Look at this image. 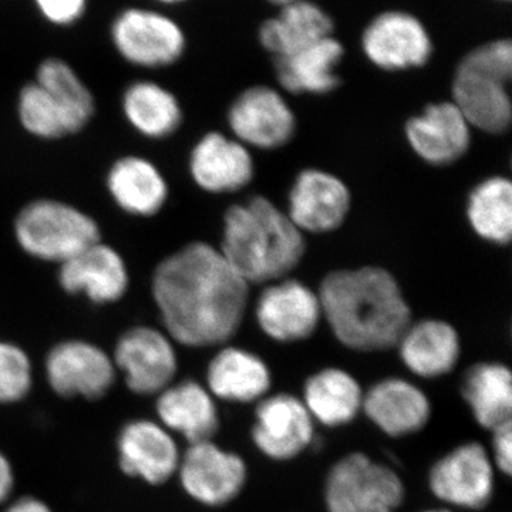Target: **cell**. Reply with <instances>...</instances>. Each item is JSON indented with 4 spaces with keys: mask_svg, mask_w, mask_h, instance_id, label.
<instances>
[{
    "mask_svg": "<svg viewBox=\"0 0 512 512\" xmlns=\"http://www.w3.org/2000/svg\"><path fill=\"white\" fill-rule=\"evenodd\" d=\"M120 466L128 476L150 484H163L180 466V456L170 434L148 420L126 424L119 436Z\"/></svg>",
    "mask_w": 512,
    "mask_h": 512,
    "instance_id": "obj_21",
    "label": "cell"
},
{
    "mask_svg": "<svg viewBox=\"0 0 512 512\" xmlns=\"http://www.w3.org/2000/svg\"><path fill=\"white\" fill-rule=\"evenodd\" d=\"M37 12L50 25L72 26L82 20L89 0H33Z\"/></svg>",
    "mask_w": 512,
    "mask_h": 512,
    "instance_id": "obj_35",
    "label": "cell"
},
{
    "mask_svg": "<svg viewBox=\"0 0 512 512\" xmlns=\"http://www.w3.org/2000/svg\"><path fill=\"white\" fill-rule=\"evenodd\" d=\"M397 346L404 366L423 379L448 375L461 355L457 330L437 319L410 323Z\"/></svg>",
    "mask_w": 512,
    "mask_h": 512,
    "instance_id": "obj_22",
    "label": "cell"
},
{
    "mask_svg": "<svg viewBox=\"0 0 512 512\" xmlns=\"http://www.w3.org/2000/svg\"><path fill=\"white\" fill-rule=\"evenodd\" d=\"M13 488V473L9 461L0 454V503L9 497Z\"/></svg>",
    "mask_w": 512,
    "mask_h": 512,
    "instance_id": "obj_37",
    "label": "cell"
},
{
    "mask_svg": "<svg viewBox=\"0 0 512 512\" xmlns=\"http://www.w3.org/2000/svg\"><path fill=\"white\" fill-rule=\"evenodd\" d=\"M318 296L335 338L357 352L394 348L412 323L402 289L379 266L330 272Z\"/></svg>",
    "mask_w": 512,
    "mask_h": 512,
    "instance_id": "obj_2",
    "label": "cell"
},
{
    "mask_svg": "<svg viewBox=\"0 0 512 512\" xmlns=\"http://www.w3.org/2000/svg\"><path fill=\"white\" fill-rule=\"evenodd\" d=\"M315 421L298 397L288 393L264 397L256 407L252 440L264 456L288 461L311 446Z\"/></svg>",
    "mask_w": 512,
    "mask_h": 512,
    "instance_id": "obj_11",
    "label": "cell"
},
{
    "mask_svg": "<svg viewBox=\"0 0 512 512\" xmlns=\"http://www.w3.org/2000/svg\"><path fill=\"white\" fill-rule=\"evenodd\" d=\"M342 57V43L325 37L291 55L275 57L276 77L289 93H330L339 86L335 70Z\"/></svg>",
    "mask_w": 512,
    "mask_h": 512,
    "instance_id": "obj_25",
    "label": "cell"
},
{
    "mask_svg": "<svg viewBox=\"0 0 512 512\" xmlns=\"http://www.w3.org/2000/svg\"><path fill=\"white\" fill-rule=\"evenodd\" d=\"M255 315L266 336L292 343L311 338L322 320V308L311 288L295 279H281L259 295Z\"/></svg>",
    "mask_w": 512,
    "mask_h": 512,
    "instance_id": "obj_10",
    "label": "cell"
},
{
    "mask_svg": "<svg viewBox=\"0 0 512 512\" xmlns=\"http://www.w3.org/2000/svg\"><path fill=\"white\" fill-rule=\"evenodd\" d=\"M404 500V484L392 468L362 453L343 457L326 478L329 512H396Z\"/></svg>",
    "mask_w": 512,
    "mask_h": 512,
    "instance_id": "obj_6",
    "label": "cell"
},
{
    "mask_svg": "<svg viewBox=\"0 0 512 512\" xmlns=\"http://www.w3.org/2000/svg\"><path fill=\"white\" fill-rule=\"evenodd\" d=\"M184 490L198 503L221 507L241 494L247 483V464L238 454L212 441L191 444L180 463Z\"/></svg>",
    "mask_w": 512,
    "mask_h": 512,
    "instance_id": "obj_9",
    "label": "cell"
},
{
    "mask_svg": "<svg viewBox=\"0 0 512 512\" xmlns=\"http://www.w3.org/2000/svg\"><path fill=\"white\" fill-rule=\"evenodd\" d=\"M494 466L480 443L461 444L441 457L429 474L431 493L443 503L481 510L494 494Z\"/></svg>",
    "mask_w": 512,
    "mask_h": 512,
    "instance_id": "obj_8",
    "label": "cell"
},
{
    "mask_svg": "<svg viewBox=\"0 0 512 512\" xmlns=\"http://www.w3.org/2000/svg\"><path fill=\"white\" fill-rule=\"evenodd\" d=\"M110 37L126 62L144 69L171 66L187 47L183 28L171 16L137 6L121 10L114 18Z\"/></svg>",
    "mask_w": 512,
    "mask_h": 512,
    "instance_id": "obj_7",
    "label": "cell"
},
{
    "mask_svg": "<svg viewBox=\"0 0 512 512\" xmlns=\"http://www.w3.org/2000/svg\"><path fill=\"white\" fill-rule=\"evenodd\" d=\"M228 123L239 143L262 150L285 146L296 128L295 116L284 97L266 86L239 94L228 111Z\"/></svg>",
    "mask_w": 512,
    "mask_h": 512,
    "instance_id": "obj_13",
    "label": "cell"
},
{
    "mask_svg": "<svg viewBox=\"0 0 512 512\" xmlns=\"http://www.w3.org/2000/svg\"><path fill=\"white\" fill-rule=\"evenodd\" d=\"M50 386L64 397L96 400L114 382V363L104 350L84 340H66L50 350L46 359Z\"/></svg>",
    "mask_w": 512,
    "mask_h": 512,
    "instance_id": "obj_15",
    "label": "cell"
},
{
    "mask_svg": "<svg viewBox=\"0 0 512 512\" xmlns=\"http://www.w3.org/2000/svg\"><path fill=\"white\" fill-rule=\"evenodd\" d=\"M208 389L225 402L252 403L271 389L269 367L261 357L239 348L220 350L207 370Z\"/></svg>",
    "mask_w": 512,
    "mask_h": 512,
    "instance_id": "obj_24",
    "label": "cell"
},
{
    "mask_svg": "<svg viewBox=\"0 0 512 512\" xmlns=\"http://www.w3.org/2000/svg\"><path fill=\"white\" fill-rule=\"evenodd\" d=\"M363 412L387 436L400 439L419 433L431 417L429 397L407 380L384 379L363 394Z\"/></svg>",
    "mask_w": 512,
    "mask_h": 512,
    "instance_id": "obj_19",
    "label": "cell"
},
{
    "mask_svg": "<svg viewBox=\"0 0 512 512\" xmlns=\"http://www.w3.org/2000/svg\"><path fill=\"white\" fill-rule=\"evenodd\" d=\"M363 394L362 386L350 373L328 367L306 380L302 402L313 421L340 427L362 412Z\"/></svg>",
    "mask_w": 512,
    "mask_h": 512,
    "instance_id": "obj_28",
    "label": "cell"
},
{
    "mask_svg": "<svg viewBox=\"0 0 512 512\" xmlns=\"http://www.w3.org/2000/svg\"><path fill=\"white\" fill-rule=\"evenodd\" d=\"M121 106L128 123L148 138L171 136L183 121L177 97L150 80L131 83L124 90Z\"/></svg>",
    "mask_w": 512,
    "mask_h": 512,
    "instance_id": "obj_30",
    "label": "cell"
},
{
    "mask_svg": "<svg viewBox=\"0 0 512 512\" xmlns=\"http://www.w3.org/2000/svg\"><path fill=\"white\" fill-rule=\"evenodd\" d=\"M350 201L349 188L338 177L325 171L305 170L289 194L288 217L302 234H326L345 222Z\"/></svg>",
    "mask_w": 512,
    "mask_h": 512,
    "instance_id": "obj_16",
    "label": "cell"
},
{
    "mask_svg": "<svg viewBox=\"0 0 512 512\" xmlns=\"http://www.w3.org/2000/svg\"><path fill=\"white\" fill-rule=\"evenodd\" d=\"M157 412L167 429L181 434L190 444L211 441L220 427L212 394L194 380L164 389L157 402Z\"/></svg>",
    "mask_w": 512,
    "mask_h": 512,
    "instance_id": "obj_23",
    "label": "cell"
},
{
    "mask_svg": "<svg viewBox=\"0 0 512 512\" xmlns=\"http://www.w3.org/2000/svg\"><path fill=\"white\" fill-rule=\"evenodd\" d=\"M107 188L121 210L137 217H153L168 198L167 181L156 165L143 157L120 158L107 175Z\"/></svg>",
    "mask_w": 512,
    "mask_h": 512,
    "instance_id": "obj_26",
    "label": "cell"
},
{
    "mask_svg": "<svg viewBox=\"0 0 512 512\" xmlns=\"http://www.w3.org/2000/svg\"><path fill=\"white\" fill-rule=\"evenodd\" d=\"M511 377L503 363H477L464 375L461 396L484 429L494 430L512 421Z\"/></svg>",
    "mask_w": 512,
    "mask_h": 512,
    "instance_id": "obj_29",
    "label": "cell"
},
{
    "mask_svg": "<svg viewBox=\"0 0 512 512\" xmlns=\"http://www.w3.org/2000/svg\"><path fill=\"white\" fill-rule=\"evenodd\" d=\"M332 32L328 13L312 0H301L282 6L276 18L266 20L259 30V40L269 53L282 57L332 36Z\"/></svg>",
    "mask_w": 512,
    "mask_h": 512,
    "instance_id": "obj_27",
    "label": "cell"
},
{
    "mask_svg": "<svg viewBox=\"0 0 512 512\" xmlns=\"http://www.w3.org/2000/svg\"><path fill=\"white\" fill-rule=\"evenodd\" d=\"M269 2L274 3V5L281 6L282 8V6L289 5V3L301 2V0H269Z\"/></svg>",
    "mask_w": 512,
    "mask_h": 512,
    "instance_id": "obj_39",
    "label": "cell"
},
{
    "mask_svg": "<svg viewBox=\"0 0 512 512\" xmlns=\"http://www.w3.org/2000/svg\"><path fill=\"white\" fill-rule=\"evenodd\" d=\"M493 431V461L505 476H511L512 471V421L501 424Z\"/></svg>",
    "mask_w": 512,
    "mask_h": 512,
    "instance_id": "obj_36",
    "label": "cell"
},
{
    "mask_svg": "<svg viewBox=\"0 0 512 512\" xmlns=\"http://www.w3.org/2000/svg\"><path fill=\"white\" fill-rule=\"evenodd\" d=\"M467 217L474 232L495 245L510 244L512 237V184L491 177L478 184L468 198Z\"/></svg>",
    "mask_w": 512,
    "mask_h": 512,
    "instance_id": "obj_31",
    "label": "cell"
},
{
    "mask_svg": "<svg viewBox=\"0 0 512 512\" xmlns=\"http://www.w3.org/2000/svg\"><path fill=\"white\" fill-rule=\"evenodd\" d=\"M424 512H451V511H448V510H429V511H424Z\"/></svg>",
    "mask_w": 512,
    "mask_h": 512,
    "instance_id": "obj_41",
    "label": "cell"
},
{
    "mask_svg": "<svg viewBox=\"0 0 512 512\" xmlns=\"http://www.w3.org/2000/svg\"><path fill=\"white\" fill-rule=\"evenodd\" d=\"M254 160L244 144L221 133H208L192 148L190 173L212 194L241 190L254 178Z\"/></svg>",
    "mask_w": 512,
    "mask_h": 512,
    "instance_id": "obj_20",
    "label": "cell"
},
{
    "mask_svg": "<svg viewBox=\"0 0 512 512\" xmlns=\"http://www.w3.org/2000/svg\"><path fill=\"white\" fill-rule=\"evenodd\" d=\"M19 247L40 261L63 264L100 241V229L90 215L57 200H36L15 220Z\"/></svg>",
    "mask_w": 512,
    "mask_h": 512,
    "instance_id": "obj_5",
    "label": "cell"
},
{
    "mask_svg": "<svg viewBox=\"0 0 512 512\" xmlns=\"http://www.w3.org/2000/svg\"><path fill=\"white\" fill-rule=\"evenodd\" d=\"M218 249L248 285L274 284L301 264L306 245L288 214L254 197L225 212Z\"/></svg>",
    "mask_w": 512,
    "mask_h": 512,
    "instance_id": "obj_3",
    "label": "cell"
},
{
    "mask_svg": "<svg viewBox=\"0 0 512 512\" xmlns=\"http://www.w3.org/2000/svg\"><path fill=\"white\" fill-rule=\"evenodd\" d=\"M59 282L67 293H83L94 303H111L126 295L130 278L123 256L97 241L60 264Z\"/></svg>",
    "mask_w": 512,
    "mask_h": 512,
    "instance_id": "obj_17",
    "label": "cell"
},
{
    "mask_svg": "<svg viewBox=\"0 0 512 512\" xmlns=\"http://www.w3.org/2000/svg\"><path fill=\"white\" fill-rule=\"evenodd\" d=\"M406 137L414 153L431 165L456 163L467 153L471 126L453 101L431 104L407 121Z\"/></svg>",
    "mask_w": 512,
    "mask_h": 512,
    "instance_id": "obj_18",
    "label": "cell"
},
{
    "mask_svg": "<svg viewBox=\"0 0 512 512\" xmlns=\"http://www.w3.org/2000/svg\"><path fill=\"white\" fill-rule=\"evenodd\" d=\"M6 512H52V510L36 498L25 497L10 505Z\"/></svg>",
    "mask_w": 512,
    "mask_h": 512,
    "instance_id": "obj_38",
    "label": "cell"
},
{
    "mask_svg": "<svg viewBox=\"0 0 512 512\" xmlns=\"http://www.w3.org/2000/svg\"><path fill=\"white\" fill-rule=\"evenodd\" d=\"M18 114L26 131L46 140L69 136L82 130L63 104L36 82L26 84L20 90Z\"/></svg>",
    "mask_w": 512,
    "mask_h": 512,
    "instance_id": "obj_32",
    "label": "cell"
},
{
    "mask_svg": "<svg viewBox=\"0 0 512 512\" xmlns=\"http://www.w3.org/2000/svg\"><path fill=\"white\" fill-rule=\"evenodd\" d=\"M154 2L160 3V5H178V3H183L185 0H154Z\"/></svg>",
    "mask_w": 512,
    "mask_h": 512,
    "instance_id": "obj_40",
    "label": "cell"
},
{
    "mask_svg": "<svg viewBox=\"0 0 512 512\" xmlns=\"http://www.w3.org/2000/svg\"><path fill=\"white\" fill-rule=\"evenodd\" d=\"M511 76L510 40L478 46L461 60L453 80V103L471 127L488 134H503L510 128Z\"/></svg>",
    "mask_w": 512,
    "mask_h": 512,
    "instance_id": "obj_4",
    "label": "cell"
},
{
    "mask_svg": "<svg viewBox=\"0 0 512 512\" xmlns=\"http://www.w3.org/2000/svg\"><path fill=\"white\" fill-rule=\"evenodd\" d=\"M249 285L220 249L191 242L154 271L151 291L168 335L190 348L222 345L237 335Z\"/></svg>",
    "mask_w": 512,
    "mask_h": 512,
    "instance_id": "obj_1",
    "label": "cell"
},
{
    "mask_svg": "<svg viewBox=\"0 0 512 512\" xmlns=\"http://www.w3.org/2000/svg\"><path fill=\"white\" fill-rule=\"evenodd\" d=\"M362 46L367 59L387 72L424 66L433 52L423 23L400 10L373 19L363 32Z\"/></svg>",
    "mask_w": 512,
    "mask_h": 512,
    "instance_id": "obj_12",
    "label": "cell"
},
{
    "mask_svg": "<svg viewBox=\"0 0 512 512\" xmlns=\"http://www.w3.org/2000/svg\"><path fill=\"white\" fill-rule=\"evenodd\" d=\"M114 362L137 394L163 392L177 372V355L170 338L148 326L127 330L119 339Z\"/></svg>",
    "mask_w": 512,
    "mask_h": 512,
    "instance_id": "obj_14",
    "label": "cell"
},
{
    "mask_svg": "<svg viewBox=\"0 0 512 512\" xmlns=\"http://www.w3.org/2000/svg\"><path fill=\"white\" fill-rule=\"evenodd\" d=\"M35 82L59 100L80 127L92 119L93 94L69 63L57 57L46 59L37 67Z\"/></svg>",
    "mask_w": 512,
    "mask_h": 512,
    "instance_id": "obj_33",
    "label": "cell"
},
{
    "mask_svg": "<svg viewBox=\"0 0 512 512\" xmlns=\"http://www.w3.org/2000/svg\"><path fill=\"white\" fill-rule=\"evenodd\" d=\"M32 366L28 355L13 343L0 340V403H15L29 393Z\"/></svg>",
    "mask_w": 512,
    "mask_h": 512,
    "instance_id": "obj_34",
    "label": "cell"
}]
</instances>
